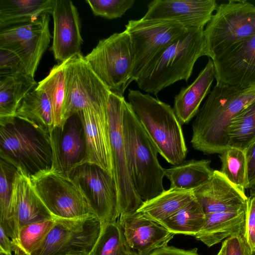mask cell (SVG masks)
<instances>
[{"mask_svg": "<svg viewBox=\"0 0 255 255\" xmlns=\"http://www.w3.org/2000/svg\"><path fill=\"white\" fill-rule=\"evenodd\" d=\"M30 179L36 193L53 217L75 219L91 214L85 197L68 175L51 169Z\"/></svg>", "mask_w": 255, "mask_h": 255, "instance_id": "13", "label": "cell"}, {"mask_svg": "<svg viewBox=\"0 0 255 255\" xmlns=\"http://www.w3.org/2000/svg\"><path fill=\"white\" fill-rule=\"evenodd\" d=\"M84 58L94 73L109 90L123 96L132 81L133 52L126 30L99 40Z\"/></svg>", "mask_w": 255, "mask_h": 255, "instance_id": "7", "label": "cell"}, {"mask_svg": "<svg viewBox=\"0 0 255 255\" xmlns=\"http://www.w3.org/2000/svg\"><path fill=\"white\" fill-rule=\"evenodd\" d=\"M206 215L194 197L160 224L171 233L195 236L204 225Z\"/></svg>", "mask_w": 255, "mask_h": 255, "instance_id": "30", "label": "cell"}, {"mask_svg": "<svg viewBox=\"0 0 255 255\" xmlns=\"http://www.w3.org/2000/svg\"><path fill=\"white\" fill-rule=\"evenodd\" d=\"M209 159H191L165 169V176L170 182V188L195 189L207 181L214 170Z\"/></svg>", "mask_w": 255, "mask_h": 255, "instance_id": "28", "label": "cell"}, {"mask_svg": "<svg viewBox=\"0 0 255 255\" xmlns=\"http://www.w3.org/2000/svg\"><path fill=\"white\" fill-rule=\"evenodd\" d=\"M54 0H0V29L52 13Z\"/></svg>", "mask_w": 255, "mask_h": 255, "instance_id": "25", "label": "cell"}, {"mask_svg": "<svg viewBox=\"0 0 255 255\" xmlns=\"http://www.w3.org/2000/svg\"><path fill=\"white\" fill-rule=\"evenodd\" d=\"M0 255H26V254L21 248L18 244L13 242V253L11 254H7L0 252Z\"/></svg>", "mask_w": 255, "mask_h": 255, "instance_id": "44", "label": "cell"}, {"mask_svg": "<svg viewBox=\"0 0 255 255\" xmlns=\"http://www.w3.org/2000/svg\"><path fill=\"white\" fill-rule=\"evenodd\" d=\"M54 217L36 193L30 178L17 169L6 220L0 226L13 241L18 243L21 227Z\"/></svg>", "mask_w": 255, "mask_h": 255, "instance_id": "15", "label": "cell"}, {"mask_svg": "<svg viewBox=\"0 0 255 255\" xmlns=\"http://www.w3.org/2000/svg\"><path fill=\"white\" fill-rule=\"evenodd\" d=\"M64 69L65 97L63 121L86 108L107 106L111 91L81 53L64 62Z\"/></svg>", "mask_w": 255, "mask_h": 255, "instance_id": "9", "label": "cell"}, {"mask_svg": "<svg viewBox=\"0 0 255 255\" xmlns=\"http://www.w3.org/2000/svg\"><path fill=\"white\" fill-rule=\"evenodd\" d=\"M212 60L216 84L243 87L255 83V35Z\"/></svg>", "mask_w": 255, "mask_h": 255, "instance_id": "17", "label": "cell"}, {"mask_svg": "<svg viewBox=\"0 0 255 255\" xmlns=\"http://www.w3.org/2000/svg\"><path fill=\"white\" fill-rule=\"evenodd\" d=\"M195 197L194 190L170 188L155 197L144 201L137 210L160 223Z\"/></svg>", "mask_w": 255, "mask_h": 255, "instance_id": "27", "label": "cell"}, {"mask_svg": "<svg viewBox=\"0 0 255 255\" xmlns=\"http://www.w3.org/2000/svg\"><path fill=\"white\" fill-rule=\"evenodd\" d=\"M215 79V69L212 59L195 80L183 87L174 97L173 110L181 125L188 124L197 115L204 98L211 92Z\"/></svg>", "mask_w": 255, "mask_h": 255, "instance_id": "23", "label": "cell"}, {"mask_svg": "<svg viewBox=\"0 0 255 255\" xmlns=\"http://www.w3.org/2000/svg\"><path fill=\"white\" fill-rule=\"evenodd\" d=\"M197 248L191 250H183L168 245L158 249L149 255H200Z\"/></svg>", "mask_w": 255, "mask_h": 255, "instance_id": "42", "label": "cell"}, {"mask_svg": "<svg viewBox=\"0 0 255 255\" xmlns=\"http://www.w3.org/2000/svg\"><path fill=\"white\" fill-rule=\"evenodd\" d=\"M55 217L28 224L19 230L18 243L26 255L41 245L54 224Z\"/></svg>", "mask_w": 255, "mask_h": 255, "instance_id": "35", "label": "cell"}, {"mask_svg": "<svg viewBox=\"0 0 255 255\" xmlns=\"http://www.w3.org/2000/svg\"><path fill=\"white\" fill-rule=\"evenodd\" d=\"M255 100V83L238 87L216 84L192 123V146L205 154L229 148L228 130L233 120Z\"/></svg>", "mask_w": 255, "mask_h": 255, "instance_id": "1", "label": "cell"}, {"mask_svg": "<svg viewBox=\"0 0 255 255\" xmlns=\"http://www.w3.org/2000/svg\"><path fill=\"white\" fill-rule=\"evenodd\" d=\"M118 221L128 246L138 255H149L167 246L175 235L137 211L121 215Z\"/></svg>", "mask_w": 255, "mask_h": 255, "instance_id": "21", "label": "cell"}, {"mask_svg": "<svg viewBox=\"0 0 255 255\" xmlns=\"http://www.w3.org/2000/svg\"><path fill=\"white\" fill-rule=\"evenodd\" d=\"M14 116L49 131L52 128V111L48 98L43 90L37 87L21 100Z\"/></svg>", "mask_w": 255, "mask_h": 255, "instance_id": "29", "label": "cell"}, {"mask_svg": "<svg viewBox=\"0 0 255 255\" xmlns=\"http://www.w3.org/2000/svg\"><path fill=\"white\" fill-rule=\"evenodd\" d=\"M93 13L100 16L112 19L122 17L125 13L131 8L134 0H86Z\"/></svg>", "mask_w": 255, "mask_h": 255, "instance_id": "37", "label": "cell"}, {"mask_svg": "<svg viewBox=\"0 0 255 255\" xmlns=\"http://www.w3.org/2000/svg\"><path fill=\"white\" fill-rule=\"evenodd\" d=\"M124 100V96L111 92L107 105L113 174L120 215L136 212L144 202L133 186L128 167L123 131Z\"/></svg>", "mask_w": 255, "mask_h": 255, "instance_id": "11", "label": "cell"}, {"mask_svg": "<svg viewBox=\"0 0 255 255\" xmlns=\"http://www.w3.org/2000/svg\"><path fill=\"white\" fill-rule=\"evenodd\" d=\"M123 131L127 160L133 186L143 201L165 190V169L160 164L157 149L125 99L123 103Z\"/></svg>", "mask_w": 255, "mask_h": 255, "instance_id": "3", "label": "cell"}, {"mask_svg": "<svg viewBox=\"0 0 255 255\" xmlns=\"http://www.w3.org/2000/svg\"><path fill=\"white\" fill-rule=\"evenodd\" d=\"M217 6L215 0H154L142 18L175 21L187 29L204 28Z\"/></svg>", "mask_w": 255, "mask_h": 255, "instance_id": "18", "label": "cell"}, {"mask_svg": "<svg viewBox=\"0 0 255 255\" xmlns=\"http://www.w3.org/2000/svg\"><path fill=\"white\" fill-rule=\"evenodd\" d=\"M27 73L18 57L13 52L0 49V76Z\"/></svg>", "mask_w": 255, "mask_h": 255, "instance_id": "40", "label": "cell"}, {"mask_svg": "<svg viewBox=\"0 0 255 255\" xmlns=\"http://www.w3.org/2000/svg\"><path fill=\"white\" fill-rule=\"evenodd\" d=\"M0 158L29 178L50 170V131L15 116L0 118Z\"/></svg>", "mask_w": 255, "mask_h": 255, "instance_id": "2", "label": "cell"}, {"mask_svg": "<svg viewBox=\"0 0 255 255\" xmlns=\"http://www.w3.org/2000/svg\"><path fill=\"white\" fill-rule=\"evenodd\" d=\"M37 85L26 73L0 76V118L14 117L21 100Z\"/></svg>", "mask_w": 255, "mask_h": 255, "instance_id": "26", "label": "cell"}, {"mask_svg": "<svg viewBox=\"0 0 255 255\" xmlns=\"http://www.w3.org/2000/svg\"><path fill=\"white\" fill-rule=\"evenodd\" d=\"M102 226L100 220L92 214L75 219L55 217L45 239L30 255L89 254Z\"/></svg>", "mask_w": 255, "mask_h": 255, "instance_id": "10", "label": "cell"}, {"mask_svg": "<svg viewBox=\"0 0 255 255\" xmlns=\"http://www.w3.org/2000/svg\"><path fill=\"white\" fill-rule=\"evenodd\" d=\"M209 57L255 35V5L245 0H230L218 5L204 29Z\"/></svg>", "mask_w": 255, "mask_h": 255, "instance_id": "6", "label": "cell"}, {"mask_svg": "<svg viewBox=\"0 0 255 255\" xmlns=\"http://www.w3.org/2000/svg\"><path fill=\"white\" fill-rule=\"evenodd\" d=\"M37 88L47 94L50 103L52 127L60 125L63 121L65 102V74L64 62L54 66L48 75L38 83Z\"/></svg>", "mask_w": 255, "mask_h": 255, "instance_id": "31", "label": "cell"}, {"mask_svg": "<svg viewBox=\"0 0 255 255\" xmlns=\"http://www.w3.org/2000/svg\"><path fill=\"white\" fill-rule=\"evenodd\" d=\"M195 198L205 215L246 209L248 197L219 170H214L210 178L194 189Z\"/></svg>", "mask_w": 255, "mask_h": 255, "instance_id": "22", "label": "cell"}, {"mask_svg": "<svg viewBox=\"0 0 255 255\" xmlns=\"http://www.w3.org/2000/svg\"><path fill=\"white\" fill-rule=\"evenodd\" d=\"M88 255H138L128 246L118 221L102 224L100 235Z\"/></svg>", "mask_w": 255, "mask_h": 255, "instance_id": "32", "label": "cell"}, {"mask_svg": "<svg viewBox=\"0 0 255 255\" xmlns=\"http://www.w3.org/2000/svg\"><path fill=\"white\" fill-rule=\"evenodd\" d=\"M128 99L158 153L174 166L184 162L187 148L181 124L171 106L139 90L128 89Z\"/></svg>", "mask_w": 255, "mask_h": 255, "instance_id": "5", "label": "cell"}, {"mask_svg": "<svg viewBox=\"0 0 255 255\" xmlns=\"http://www.w3.org/2000/svg\"><path fill=\"white\" fill-rule=\"evenodd\" d=\"M52 169L66 175L83 164L86 156L85 132L80 112L63 121L50 131Z\"/></svg>", "mask_w": 255, "mask_h": 255, "instance_id": "16", "label": "cell"}, {"mask_svg": "<svg viewBox=\"0 0 255 255\" xmlns=\"http://www.w3.org/2000/svg\"><path fill=\"white\" fill-rule=\"evenodd\" d=\"M252 255H255V251L252 252Z\"/></svg>", "mask_w": 255, "mask_h": 255, "instance_id": "45", "label": "cell"}, {"mask_svg": "<svg viewBox=\"0 0 255 255\" xmlns=\"http://www.w3.org/2000/svg\"><path fill=\"white\" fill-rule=\"evenodd\" d=\"M80 113L87 148L84 163L95 164L114 177L107 106L87 108Z\"/></svg>", "mask_w": 255, "mask_h": 255, "instance_id": "20", "label": "cell"}, {"mask_svg": "<svg viewBox=\"0 0 255 255\" xmlns=\"http://www.w3.org/2000/svg\"><path fill=\"white\" fill-rule=\"evenodd\" d=\"M244 237L252 252L255 251V191L248 197Z\"/></svg>", "mask_w": 255, "mask_h": 255, "instance_id": "38", "label": "cell"}, {"mask_svg": "<svg viewBox=\"0 0 255 255\" xmlns=\"http://www.w3.org/2000/svg\"><path fill=\"white\" fill-rule=\"evenodd\" d=\"M49 21L50 14L46 13L34 21L0 29V49L17 55L32 77L50 42Z\"/></svg>", "mask_w": 255, "mask_h": 255, "instance_id": "14", "label": "cell"}, {"mask_svg": "<svg viewBox=\"0 0 255 255\" xmlns=\"http://www.w3.org/2000/svg\"><path fill=\"white\" fill-rule=\"evenodd\" d=\"M89 254H78V255H88Z\"/></svg>", "mask_w": 255, "mask_h": 255, "instance_id": "46", "label": "cell"}, {"mask_svg": "<svg viewBox=\"0 0 255 255\" xmlns=\"http://www.w3.org/2000/svg\"><path fill=\"white\" fill-rule=\"evenodd\" d=\"M219 253L220 255H252L244 235H236L226 239Z\"/></svg>", "mask_w": 255, "mask_h": 255, "instance_id": "39", "label": "cell"}, {"mask_svg": "<svg viewBox=\"0 0 255 255\" xmlns=\"http://www.w3.org/2000/svg\"><path fill=\"white\" fill-rule=\"evenodd\" d=\"M245 151L247 162L248 189L255 191V141Z\"/></svg>", "mask_w": 255, "mask_h": 255, "instance_id": "41", "label": "cell"}, {"mask_svg": "<svg viewBox=\"0 0 255 255\" xmlns=\"http://www.w3.org/2000/svg\"><path fill=\"white\" fill-rule=\"evenodd\" d=\"M17 170L14 165L0 158V225L6 220Z\"/></svg>", "mask_w": 255, "mask_h": 255, "instance_id": "36", "label": "cell"}, {"mask_svg": "<svg viewBox=\"0 0 255 255\" xmlns=\"http://www.w3.org/2000/svg\"><path fill=\"white\" fill-rule=\"evenodd\" d=\"M133 52L132 81H136L149 64L188 29L171 20H129L125 25Z\"/></svg>", "mask_w": 255, "mask_h": 255, "instance_id": "8", "label": "cell"}, {"mask_svg": "<svg viewBox=\"0 0 255 255\" xmlns=\"http://www.w3.org/2000/svg\"><path fill=\"white\" fill-rule=\"evenodd\" d=\"M209 57L204 28H190L158 54L136 80L138 87L157 95L175 82L190 77L196 61Z\"/></svg>", "mask_w": 255, "mask_h": 255, "instance_id": "4", "label": "cell"}, {"mask_svg": "<svg viewBox=\"0 0 255 255\" xmlns=\"http://www.w3.org/2000/svg\"><path fill=\"white\" fill-rule=\"evenodd\" d=\"M51 50L59 63L81 53L83 40L77 8L70 0H54Z\"/></svg>", "mask_w": 255, "mask_h": 255, "instance_id": "19", "label": "cell"}, {"mask_svg": "<svg viewBox=\"0 0 255 255\" xmlns=\"http://www.w3.org/2000/svg\"><path fill=\"white\" fill-rule=\"evenodd\" d=\"M246 210L205 215L204 225L195 237L211 247L230 237L244 235Z\"/></svg>", "mask_w": 255, "mask_h": 255, "instance_id": "24", "label": "cell"}, {"mask_svg": "<svg viewBox=\"0 0 255 255\" xmlns=\"http://www.w3.org/2000/svg\"><path fill=\"white\" fill-rule=\"evenodd\" d=\"M68 176L80 190L91 214L102 224L118 221V192L114 178L98 165L85 162L70 170Z\"/></svg>", "mask_w": 255, "mask_h": 255, "instance_id": "12", "label": "cell"}, {"mask_svg": "<svg viewBox=\"0 0 255 255\" xmlns=\"http://www.w3.org/2000/svg\"><path fill=\"white\" fill-rule=\"evenodd\" d=\"M13 242L0 226V252L13 253Z\"/></svg>", "mask_w": 255, "mask_h": 255, "instance_id": "43", "label": "cell"}, {"mask_svg": "<svg viewBox=\"0 0 255 255\" xmlns=\"http://www.w3.org/2000/svg\"><path fill=\"white\" fill-rule=\"evenodd\" d=\"M217 255H220V254L219 253H218V254Z\"/></svg>", "mask_w": 255, "mask_h": 255, "instance_id": "47", "label": "cell"}, {"mask_svg": "<svg viewBox=\"0 0 255 255\" xmlns=\"http://www.w3.org/2000/svg\"><path fill=\"white\" fill-rule=\"evenodd\" d=\"M228 137L229 147L244 150L255 141V100L233 120Z\"/></svg>", "mask_w": 255, "mask_h": 255, "instance_id": "33", "label": "cell"}, {"mask_svg": "<svg viewBox=\"0 0 255 255\" xmlns=\"http://www.w3.org/2000/svg\"><path fill=\"white\" fill-rule=\"evenodd\" d=\"M220 172L234 185L242 191L248 189L247 162L244 150L229 147L219 156Z\"/></svg>", "mask_w": 255, "mask_h": 255, "instance_id": "34", "label": "cell"}]
</instances>
